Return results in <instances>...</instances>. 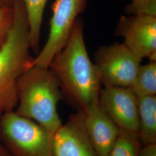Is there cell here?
I'll list each match as a JSON object with an SVG mask.
<instances>
[{"label": "cell", "instance_id": "obj_1", "mask_svg": "<svg viewBox=\"0 0 156 156\" xmlns=\"http://www.w3.org/2000/svg\"><path fill=\"white\" fill-rule=\"evenodd\" d=\"M84 23L79 17L66 45L48 68L58 79L62 98L77 111L98 101L102 85L88 55L84 37Z\"/></svg>", "mask_w": 156, "mask_h": 156}, {"label": "cell", "instance_id": "obj_2", "mask_svg": "<svg viewBox=\"0 0 156 156\" xmlns=\"http://www.w3.org/2000/svg\"><path fill=\"white\" fill-rule=\"evenodd\" d=\"M14 20L5 42L0 48V117L15 111L17 105V83L31 67L33 57L30 29L23 0H14Z\"/></svg>", "mask_w": 156, "mask_h": 156}, {"label": "cell", "instance_id": "obj_3", "mask_svg": "<svg viewBox=\"0 0 156 156\" xmlns=\"http://www.w3.org/2000/svg\"><path fill=\"white\" fill-rule=\"evenodd\" d=\"M17 114L33 120L54 134L62 126L57 105L62 99L60 84L49 68L31 66L17 83Z\"/></svg>", "mask_w": 156, "mask_h": 156}, {"label": "cell", "instance_id": "obj_4", "mask_svg": "<svg viewBox=\"0 0 156 156\" xmlns=\"http://www.w3.org/2000/svg\"><path fill=\"white\" fill-rule=\"evenodd\" d=\"M53 134L15 112L0 117V141L11 156H53Z\"/></svg>", "mask_w": 156, "mask_h": 156}, {"label": "cell", "instance_id": "obj_5", "mask_svg": "<svg viewBox=\"0 0 156 156\" xmlns=\"http://www.w3.org/2000/svg\"><path fill=\"white\" fill-rule=\"evenodd\" d=\"M88 0H55L51 5L48 37L43 48L34 58L31 66L48 68L50 62L66 45L79 15L83 13Z\"/></svg>", "mask_w": 156, "mask_h": 156}, {"label": "cell", "instance_id": "obj_6", "mask_svg": "<svg viewBox=\"0 0 156 156\" xmlns=\"http://www.w3.org/2000/svg\"><path fill=\"white\" fill-rule=\"evenodd\" d=\"M142 61L123 42H115L97 50L94 64L102 86L129 87Z\"/></svg>", "mask_w": 156, "mask_h": 156}, {"label": "cell", "instance_id": "obj_7", "mask_svg": "<svg viewBox=\"0 0 156 156\" xmlns=\"http://www.w3.org/2000/svg\"><path fill=\"white\" fill-rule=\"evenodd\" d=\"M115 32L135 55L141 60L148 58L149 62H156V16L123 15Z\"/></svg>", "mask_w": 156, "mask_h": 156}, {"label": "cell", "instance_id": "obj_8", "mask_svg": "<svg viewBox=\"0 0 156 156\" xmlns=\"http://www.w3.org/2000/svg\"><path fill=\"white\" fill-rule=\"evenodd\" d=\"M98 102L119 128L138 135L137 97L129 87L104 86Z\"/></svg>", "mask_w": 156, "mask_h": 156}, {"label": "cell", "instance_id": "obj_9", "mask_svg": "<svg viewBox=\"0 0 156 156\" xmlns=\"http://www.w3.org/2000/svg\"><path fill=\"white\" fill-rule=\"evenodd\" d=\"M53 156H99L85 130L81 111L71 114L53 134Z\"/></svg>", "mask_w": 156, "mask_h": 156}, {"label": "cell", "instance_id": "obj_10", "mask_svg": "<svg viewBox=\"0 0 156 156\" xmlns=\"http://www.w3.org/2000/svg\"><path fill=\"white\" fill-rule=\"evenodd\" d=\"M85 130L99 156H106L114 145L120 128L100 106L98 101L83 110Z\"/></svg>", "mask_w": 156, "mask_h": 156}, {"label": "cell", "instance_id": "obj_11", "mask_svg": "<svg viewBox=\"0 0 156 156\" xmlns=\"http://www.w3.org/2000/svg\"><path fill=\"white\" fill-rule=\"evenodd\" d=\"M138 137L143 146L156 145V95L137 97Z\"/></svg>", "mask_w": 156, "mask_h": 156}, {"label": "cell", "instance_id": "obj_12", "mask_svg": "<svg viewBox=\"0 0 156 156\" xmlns=\"http://www.w3.org/2000/svg\"><path fill=\"white\" fill-rule=\"evenodd\" d=\"M48 0H23L28 19L31 49L39 50L41 31L45 6Z\"/></svg>", "mask_w": 156, "mask_h": 156}, {"label": "cell", "instance_id": "obj_13", "mask_svg": "<svg viewBox=\"0 0 156 156\" xmlns=\"http://www.w3.org/2000/svg\"><path fill=\"white\" fill-rule=\"evenodd\" d=\"M129 88L136 97L156 95V62L140 64Z\"/></svg>", "mask_w": 156, "mask_h": 156}, {"label": "cell", "instance_id": "obj_14", "mask_svg": "<svg viewBox=\"0 0 156 156\" xmlns=\"http://www.w3.org/2000/svg\"><path fill=\"white\" fill-rule=\"evenodd\" d=\"M142 147L138 135L120 129L117 139L106 156H140Z\"/></svg>", "mask_w": 156, "mask_h": 156}, {"label": "cell", "instance_id": "obj_15", "mask_svg": "<svg viewBox=\"0 0 156 156\" xmlns=\"http://www.w3.org/2000/svg\"><path fill=\"white\" fill-rule=\"evenodd\" d=\"M125 11L129 15L156 16V0H131L125 6Z\"/></svg>", "mask_w": 156, "mask_h": 156}, {"label": "cell", "instance_id": "obj_16", "mask_svg": "<svg viewBox=\"0 0 156 156\" xmlns=\"http://www.w3.org/2000/svg\"><path fill=\"white\" fill-rule=\"evenodd\" d=\"M14 20L12 6H4L0 8V48L5 42L11 30Z\"/></svg>", "mask_w": 156, "mask_h": 156}, {"label": "cell", "instance_id": "obj_17", "mask_svg": "<svg viewBox=\"0 0 156 156\" xmlns=\"http://www.w3.org/2000/svg\"><path fill=\"white\" fill-rule=\"evenodd\" d=\"M140 156H156V145L143 146Z\"/></svg>", "mask_w": 156, "mask_h": 156}, {"label": "cell", "instance_id": "obj_18", "mask_svg": "<svg viewBox=\"0 0 156 156\" xmlns=\"http://www.w3.org/2000/svg\"><path fill=\"white\" fill-rule=\"evenodd\" d=\"M3 2V4L6 6H12L13 1L14 0H1Z\"/></svg>", "mask_w": 156, "mask_h": 156}, {"label": "cell", "instance_id": "obj_19", "mask_svg": "<svg viewBox=\"0 0 156 156\" xmlns=\"http://www.w3.org/2000/svg\"><path fill=\"white\" fill-rule=\"evenodd\" d=\"M6 6L3 4V2H2V1H1V0H0V8H1V7H2V6Z\"/></svg>", "mask_w": 156, "mask_h": 156}]
</instances>
